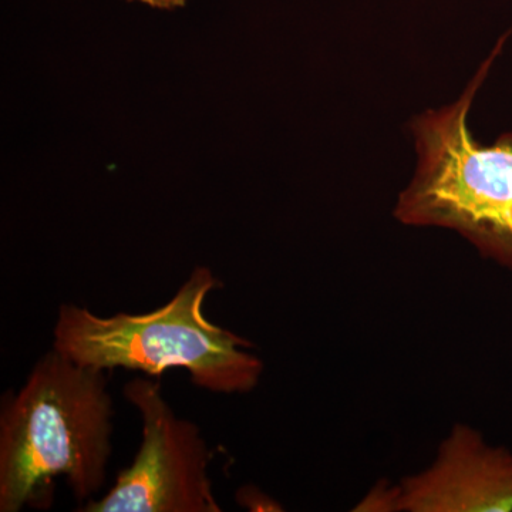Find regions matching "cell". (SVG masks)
I'll list each match as a JSON object with an SVG mask.
<instances>
[{"mask_svg":"<svg viewBox=\"0 0 512 512\" xmlns=\"http://www.w3.org/2000/svg\"><path fill=\"white\" fill-rule=\"evenodd\" d=\"M0 412V511L53 504L56 477L79 503L99 493L111 454L113 402L104 370L50 350Z\"/></svg>","mask_w":512,"mask_h":512,"instance_id":"obj_1","label":"cell"},{"mask_svg":"<svg viewBox=\"0 0 512 512\" xmlns=\"http://www.w3.org/2000/svg\"><path fill=\"white\" fill-rule=\"evenodd\" d=\"M222 284L208 268L194 269L174 298L143 315L110 318L64 303L53 335V349L73 362L99 370H140L160 376L184 369L192 383L214 393H249L264 373V363L247 352L249 340L210 322L207 296Z\"/></svg>","mask_w":512,"mask_h":512,"instance_id":"obj_2","label":"cell"},{"mask_svg":"<svg viewBox=\"0 0 512 512\" xmlns=\"http://www.w3.org/2000/svg\"><path fill=\"white\" fill-rule=\"evenodd\" d=\"M508 35L456 103L414 117L410 128L419 163L393 214L404 225L453 229L483 258L512 271V133L483 146L467 126L478 89Z\"/></svg>","mask_w":512,"mask_h":512,"instance_id":"obj_3","label":"cell"},{"mask_svg":"<svg viewBox=\"0 0 512 512\" xmlns=\"http://www.w3.org/2000/svg\"><path fill=\"white\" fill-rule=\"evenodd\" d=\"M124 396L143 420V443L133 464L83 512H221L208 476L211 453L200 427L178 419L153 380L136 377Z\"/></svg>","mask_w":512,"mask_h":512,"instance_id":"obj_4","label":"cell"},{"mask_svg":"<svg viewBox=\"0 0 512 512\" xmlns=\"http://www.w3.org/2000/svg\"><path fill=\"white\" fill-rule=\"evenodd\" d=\"M394 488L397 512H511L512 453L456 424L433 463Z\"/></svg>","mask_w":512,"mask_h":512,"instance_id":"obj_5","label":"cell"},{"mask_svg":"<svg viewBox=\"0 0 512 512\" xmlns=\"http://www.w3.org/2000/svg\"><path fill=\"white\" fill-rule=\"evenodd\" d=\"M238 503L251 511H281L282 508L255 487H242L237 494Z\"/></svg>","mask_w":512,"mask_h":512,"instance_id":"obj_6","label":"cell"},{"mask_svg":"<svg viewBox=\"0 0 512 512\" xmlns=\"http://www.w3.org/2000/svg\"><path fill=\"white\" fill-rule=\"evenodd\" d=\"M128 2L146 3L151 8L157 9H175L184 6L187 0H128Z\"/></svg>","mask_w":512,"mask_h":512,"instance_id":"obj_7","label":"cell"}]
</instances>
